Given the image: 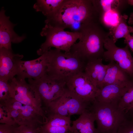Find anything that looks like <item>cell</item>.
<instances>
[{
    "label": "cell",
    "instance_id": "6da1fadb",
    "mask_svg": "<svg viewBox=\"0 0 133 133\" xmlns=\"http://www.w3.org/2000/svg\"><path fill=\"white\" fill-rule=\"evenodd\" d=\"M101 24L99 20L82 23L79 31L81 34L79 41L71 48L69 52L86 64L91 60L103 59L104 42L110 34Z\"/></svg>",
    "mask_w": 133,
    "mask_h": 133
},
{
    "label": "cell",
    "instance_id": "7a4b0ae2",
    "mask_svg": "<svg viewBox=\"0 0 133 133\" xmlns=\"http://www.w3.org/2000/svg\"><path fill=\"white\" fill-rule=\"evenodd\" d=\"M99 19L92 0H65L58 11L45 22L65 30L76 23Z\"/></svg>",
    "mask_w": 133,
    "mask_h": 133
},
{
    "label": "cell",
    "instance_id": "3957f363",
    "mask_svg": "<svg viewBox=\"0 0 133 133\" xmlns=\"http://www.w3.org/2000/svg\"><path fill=\"white\" fill-rule=\"evenodd\" d=\"M43 54L46 60L47 73L54 78L66 81L84 71L86 63L70 52L50 49Z\"/></svg>",
    "mask_w": 133,
    "mask_h": 133
},
{
    "label": "cell",
    "instance_id": "277c9868",
    "mask_svg": "<svg viewBox=\"0 0 133 133\" xmlns=\"http://www.w3.org/2000/svg\"><path fill=\"white\" fill-rule=\"evenodd\" d=\"M89 109L94 116L99 133H115L119 126L130 117L119 108L117 103H101L95 100Z\"/></svg>",
    "mask_w": 133,
    "mask_h": 133
},
{
    "label": "cell",
    "instance_id": "5b68a950",
    "mask_svg": "<svg viewBox=\"0 0 133 133\" xmlns=\"http://www.w3.org/2000/svg\"><path fill=\"white\" fill-rule=\"evenodd\" d=\"M46 40L37 51L38 55H42L52 47L64 52H69L71 46L81 36L80 32H69L64 29L45 23L40 33Z\"/></svg>",
    "mask_w": 133,
    "mask_h": 133
},
{
    "label": "cell",
    "instance_id": "8992f818",
    "mask_svg": "<svg viewBox=\"0 0 133 133\" xmlns=\"http://www.w3.org/2000/svg\"><path fill=\"white\" fill-rule=\"evenodd\" d=\"M91 104L83 101L67 88L61 96L48 104L46 112L66 116L80 115L89 108Z\"/></svg>",
    "mask_w": 133,
    "mask_h": 133
},
{
    "label": "cell",
    "instance_id": "52a82bcc",
    "mask_svg": "<svg viewBox=\"0 0 133 133\" xmlns=\"http://www.w3.org/2000/svg\"><path fill=\"white\" fill-rule=\"evenodd\" d=\"M11 98L35 110L42 117L43 121L46 113L42 107L41 99L25 79L14 77L8 81Z\"/></svg>",
    "mask_w": 133,
    "mask_h": 133
},
{
    "label": "cell",
    "instance_id": "ba28073f",
    "mask_svg": "<svg viewBox=\"0 0 133 133\" xmlns=\"http://www.w3.org/2000/svg\"><path fill=\"white\" fill-rule=\"evenodd\" d=\"M28 82L46 107L61 96L67 89L66 81L54 78L47 73L37 80L28 79Z\"/></svg>",
    "mask_w": 133,
    "mask_h": 133
},
{
    "label": "cell",
    "instance_id": "9c48e42d",
    "mask_svg": "<svg viewBox=\"0 0 133 133\" xmlns=\"http://www.w3.org/2000/svg\"><path fill=\"white\" fill-rule=\"evenodd\" d=\"M0 104L11 108L10 114L18 125H25L37 128L42 124V117L32 107L23 104L14 99H9Z\"/></svg>",
    "mask_w": 133,
    "mask_h": 133
},
{
    "label": "cell",
    "instance_id": "30bf717a",
    "mask_svg": "<svg viewBox=\"0 0 133 133\" xmlns=\"http://www.w3.org/2000/svg\"><path fill=\"white\" fill-rule=\"evenodd\" d=\"M104 47L106 50L104 53L103 60L116 63L133 80V57L128 46L126 45L123 48L118 47L109 36L105 41Z\"/></svg>",
    "mask_w": 133,
    "mask_h": 133
},
{
    "label": "cell",
    "instance_id": "8fae6325",
    "mask_svg": "<svg viewBox=\"0 0 133 133\" xmlns=\"http://www.w3.org/2000/svg\"><path fill=\"white\" fill-rule=\"evenodd\" d=\"M66 82L67 89L83 101L91 103L95 100L99 89L84 71L73 76Z\"/></svg>",
    "mask_w": 133,
    "mask_h": 133
},
{
    "label": "cell",
    "instance_id": "7c38bea8",
    "mask_svg": "<svg viewBox=\"0 0 133 133\" xmlns=\"http://www.w3.org/2000/svg\"><path fill=\"white\" fill-rule=\"evenodd\" d=\"M23 57H19L16 60L17 77L37 80L47 73V61L44 54L31 60L22 61L21 59Z\"/></svg>",
    "mask_w": 133,
    "mask_h": 133
},
{
    "label": "cell",
    "instance_id": "4fadbf2b",
    "mask_svg": "<svg viewBox=\"0 0 133 133\" xmlns=\"http://www.w3.org/2000/svg\"><path fill=\"white\" fill-rule=\"evenodd\" d=\"M2 7L0 11V48H4L12 50V43H18L26 38L25 35H18L14 29L16 24L11 22L10 17L7 16Z\"/></svg>",
    "mask_w": 133,
    "mask_h": 133
},
{
    "label": "cell",
    "instance_id": "5bb4252c",
    "mask_svg": "<svg viewBox=\"0 0 133 133\" xmlns=\"http://www.w3.org/2000/svg\"><path fill=\"white\" fill-rule=\"evenodd\" d=\"M46 114L45 121L37 129L39 133H66L70 131V117Z\"/></svg>",
    "mask_w": 133,
    "mask_h": 133
},
{
    "label": "cell",
    "instance_id": "9a60e30c",
    "mask_svg": "<svg viewBox=\"0 0 133 133\" xmlns=\"http://www.w3.org/2000/svg\"><path fill=\"white\" fill-rule=\"evenodd\" d=\"M23 56L14 53L12 50L0 48V79L8 81L17 75L16 60Z\"/></svg>",
    "mask_w": 133,
    "mask_h": 133
},
{
    "label": "cell",
    "instance_id": "2e32d148",
    "mask_svg": "<svg viewBox=\"0 0 133 133\" xmlns=\"http://www.w3.org/2000/svg\"><path fill=\"white\" fill-rule=\"evenodd\" d=\"M131 84L129 85L118 84L104 85L99 89L95 100L101 103H118Z\"/></svg>",
    "mask_w": 133,
    "mask_h": 133
},
{
    "label": "cell",
    "instance_id": "e0dca14e",
    "mask_svg": "<svg viewBox=\"0 0 133 133\" xmlns=\"http://www.w3.org/2000/svg\"><path fill=\"white\" fill-rule=\"evenodd\" d=\"M107 65L108 67L101 87L111 84L129 85L131 84L133 80L116 63L111 62Z\"/></svg>",
    "mask_w": 133,
    "mask_h": 133
},
{
    "label": "cell",
    "instance_id": "ac0fdd59",
    "mask_svg": "<svg viewBox=\"0 0 133 133\" xmlns=\"http://www.w3.org/2000/svg\"><path fill=\"white\" fill-rule=\"evenodd\" d=\"M102 60L98 59L87 62L85 64L84 71L99 89L102 86L108 66L107 65L103 64Z\"/></svg>",
    "mask_w": 133,
    "mask_h": 133
},
{
    "label": "cell",
    "instance_id": "d6986e66",
    "mask_svg": "<svg viewBox=\"0 0 133 133\" xmlns=\"http://www.w3.org/2000/svg\"><path fill=\"white\" fill-rule=\"evenodd\" d=\"M94 116L89 108L72 122L70 131L73 133H99L95 128Z\"/></svg>",
    "mask_w": 133,
    "mask_h": 133
},
{
    "label": "cell",
    "instance_id": "ffe728a7",
    "mask_svg": "<svg viewBox=\"0 0 133 133\" xmlns=\"http://www.w3.org/2000/svg\"><path fill=\"white\" fill-rule=\"evenodd\" d=\"M65 0H38L33 8L37 12H41L46 18L55 14L59 10Z\"/></svg>",
    "mask_w": 133,
    "mask_h": 133
},
{
    "label": "cell",
    "instance_id": "44dd1931",
    "mask_svg": "<svg viewBox=\"0 0 133 133\" xmlns=\"http://www.w3.org/2000/svg\"><path fill=\"white\" fill-rule=\"evenodd\" d=\"M128 17L126 15H121L117 24L110 29V36L112 38L115 43L118 39L125 38L130 33H133L131 26H128L127 23Z\"/></svg>",
    "mask_w": 133,
    "mask_h": 133
},
{
    "label": "cell",
    "instance_id": "7402d4cb",
    "mask_svg": "<svg viewBox=\"0 0 133 133\" xmlns=\"http://www.w3.org/2000/svg\"><path fill=\"white\" fill-rule=\"evenodd\" d=\"M94 7L99 16L101 23L105 15L111 10H117L120 0H92Z\"/></svg>",
    "mask_w": 133,
    "mask_h": 133
},
{
    "label": "cell",
    "instance_id": "603a6c76",
    "mask_svg": "<svg viewBox=\"0 0 133 133\" xmlns=\"http://www.w3.org/2000/svg\"><path fill=\"white\" fill-rule=\"evenodd\" d=\"M118 106L125 113L133 117V81L119 101Z\"/></svg>",
    "mask_w": 133,
    "mask_h": 133
},
{
    "label": "cell",
    "instance_id": "cb8c5ba5",
    "mask_svg": "<svg viewBox=\"0 0 133 133\" xmlns=\"http://www.w3.org/2000/svg\"><path fill=\"white\" fill-rule=\"evenodd\" d=\"M0 123L12 126H18L11 117L7 108L1 104H0Z\"/></svg>",
    "mask_w": 133,
    "mask_h": 133
},
{
    "label": "cell",
    "instance_id": "d4e9b609",
    "mask_svg": "<svg viewBox=\"0 0 133 133\" xmlns=\"http://www.w3.org/2000/svg\"><path fill=\"white\" fill-rule=\"evenodd\" d=\"M11 98L8 81L0 79V103Z\"/></svg>",
    "mask_w": 133,
    "mask_h": 133
},
{
    "label": "cell",
    "instance_id": "484cf974",
    "mask_svg": "<svg viewBox=\"0 0 133 133\" xmlns=\"http://www.w3.org/2000/svg\"><path fill=\"white\" fill-rule=\"evenodd\" d=\"M115 133H133V117H130L125 120Z\"/></svg>",
    "mask_w": 133,
    "mask_h": 133
},
{
    "label": "cell",
    "instance_id": "4316f807",
    "mask_svg": "<svg viewBox=\"0 0 133 133\" xmlns=\"http://www.w3.org/2000/svg\"><path fill=\"white\" fill-rule=\"evenodd\" d=\"M37 128L25 125L16 126L15 133H37Z\"/></svg>",
    "mask_w": 133,
    "mask_h": 133
},
{
    "label": "cell",
    "instance_id": "83f0119b",
    "mask_svg": "<svg viewBox=\"0 0 133 133\" xmlns=\"http://www.w3.org/2000/svg\"><path fill=\"white\" fill-rule=\"evenodd\" d=\"M16 126L0 124V133H15Z\"/></svg>",
    "mask_w": 133,
    "mask_h": 133
},
{
    "label": "cell",
    "instance_id": "f1b7e54d",
    "mask_svg": "<svg viewBox=\"0 0 133 133\" xmlns=\"http://www.w3.org/2000/svg\"><path fill=\"white\" fill-rule=\"evenodd\" d=\"M124 38V43L133 52V35H131L129 34Z\"/></svg>",
    "mask_w": 133,
    "mask_h": 133
},
{
    "label": "cell",
    "instance_id": "f546056e",
    "mask_svg": "<svg viewBox=\"0 0 133 133\" xmlns=\"http://www.w3.org/2000/svg\"><path fill=\"white\" fill-rule=\"evenodd\" d=\"M128 23L130 25H132L131 26L133 30V12L131 13L128 21Z\"/></svg>",
    "mask_w": 133,
    "mask_h": 133
},
{
    "label": "cell",
    "instance_id": "4dcf8cb0",
    "mask_svg": "<svg viewBox=\"0 0 133 133\" xmlns=\"http://www.w3.org/2000/svg\"><path fill=\"white\" fill-rule=\"evenodd\" d=\"M128 4L133 6V0H127Z\"/></svg>",
    "mask_w": 133,
    "mask_h": 133
},
{
    "label": "cell",
    "instance_id": "1f68e13d",
    "mask_svg": "<svg viewBox=\"0 0 133 133\" xmlns=\"http://www.w3.org/2000/svg\"><path fill=\"white\" fill-rule=\"evenodd\" d=\"M73 133L72 132L70 131H69V132H68L67 133Z\"/></svg>",
    "mask_w": 133,
    "mask_h": 133
},
{
    "label": "cell",
    "instance_id": "d6a6232c",
    "mask_svg": "<svg viewBox=\"0 0 133 133\" xmlns=\"http://www.w3.org/2000/svg\"></svg>",
    "mask_w": 133,
    "mask_h": 133
}]
</instances>
